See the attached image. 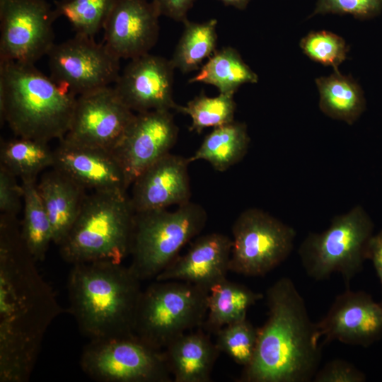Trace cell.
Instances as JSON below:
<instances>
[{"label":"cell","instance_id":"cell-20","mask_svg":"<svg viewBox=\"0 0 382 382\" xmlns=\"http://www.w3.org/2000/svg\"><path fill=\"white\" fill-rule=\"evenodd\" d=\"M232 239L219 233L197 237L185 254L178 255L156 278L157 281L178 280L210 290L226 279Z\"/></svg>","mask_w":382,"mask_h":382},{"label":"cell","instance_id":"cell-8","mask_svg":"<svg viewBox=\"0 0 382 382\" xmlns=\"http://www.w3.org/2000/svg\"><path fill=\"white\" fill-rule=\"evenodd\" d=\"M374 228L371 219L358 205L334 217L324 231L310 233L299 248L306 274L321 281L340 273L349 288L352 279L362 270L367 260Z\"/></svg>","mask_w":382,"mask_h":382},{"label":"cell","instance_id":"cell-15","mask_svg":"<svg viewBox=\"0 0 382 382\" xmlns=\"http://www.w3.org/2000/svg\"><path fill=\"white\" fill-rule=\"evenodd\" d=\"M174 69L170 59L147 53L130 59L112 86L133 112L175 110L173 97Z\"/></svg>","mask_w":382,"mask_h":382},{"label":"cell","instance_id":"cell-31","mask_svg":"<svg viewBox=\"0 0 382 382\" xmlns=\"http://www.w3.org/2000/svg\"><path fill=\"white\" fill-rule=\"evenodd\" d=\"M115 0H59L54 10L64 16L76 35L94 37L103 29Z\"/></svg>","mask_w":382,"mask_h":382},{"label":"cell","instance_id":"cell-6","mask_svg":"<svg viewBox=\"0 0 382 382\" xmlns=\"http://www.w3.org/2000/svg\"><path fill=\"white\" fill-rule=\"evenodd\" d=\"M207 221L205 209L190 201L173 211L135 212L130 269L141 281L155 279L202 232Z\"/></svg>","mask_w":382,"mask_h":382},{"label":"cell","instance_id":"cell-19","mask_svg":"<svg viewBox=\"0 0 382 382\" xmlns=\"http://www.w3.org/2000/svg\"><path fill=\"white\" fill-rule=\"evenodd\" d=\"M187 158L168 153L133 182L129 195L135 212L163 209L190 201Z\"/></svg>","mask_w":382,"mask_h":382},{"label":"cell","instance_id":"cell-35","mask_svg":"<svg viewBox=\"0 0 382 382\" xmlns=\"http://www.w3.org/2000/svg\"><path fill=\"white\" fill-rule=\"evenodd\" d=\"M23 206V190L17 177L0 164V215L17 217Z\"/></svg>","mask_w":382,"mask_h":382},{"label":"cell","instance_id":"cell-2","mask_svg":"<svg viewBox=\"0 0 382 382\" xmlns=\"http://www.w3.org/2000/svg\"><path fill=\"white\" fill-rule=\"evenodd\" d=\"M267 319L258 328L252 361L242 382H308L321 360L316 323L293 281L282 277L265 294Z\"/></svg>","mask_w":382,"mask_h":382},{"label":"cell","instance_id":"cell-27","mask_svg":"<svg viewBox=\"0 0 382 382\" xmlns=\"http://www.w3.org/2000/svg\"><path fill=\"white\" fill-rule=\"evenodd\" d=\"M54 150L48 142L17 137L1 141L0 164L23 180H37L40 173L52 167Z\"/></svg>","mask_w":382,"mask_h":382},{"label":"cell","instance_id":"cell-21","mask_svg":"<svg viewBox=\"0 0 382 382\" xmlns=\"http://www.w3.org/2000/svg\"><path fill=\"white\" fill-rule=\"evenodd\" d=\"M174 382H209L221 353L202 328L178 337L163 349Z\"/></svg>","mask_w":382,"mask_h":382},{"label":"cell","instance_id":"cell-33","mask_svg":"<svg viewBox=\"0 0 382 382\" xmlns=\"http://www.w3.org/2000/svg\"><path fill=\"white\" fill-rule=\"evenodd\" d=\"M300 47L310 59L332 66L335 71L345 60L349 50L341 37L325 30L308 33L301 40Z\"/></svg>","mask_w":382,"mask_h":382},{"label":"cell","instance_id":"cell-3","mask_svg":"<svg viewBox=\"0 0 382 382\" xmlns=\"http://www.w3.org/2000/svg\"><path fill=\"white\" fill-rule=\"evenodd\" d=\"M141 282L122 263L72 265L67 280L69 310L81 333L90 340L133 334Z\"/></svg>","mask_w":382,"mask_h":382},{"label":"cell","instance_id":"cell-14","mask_svg":"<svg viewBox=\"0 0 382 382\" xmlns=\"http://www.w3.org/2000/svg\"><path fill=\"white\" fill-rule=\"evenodd\" d=\"M178 135V128L170 110L136 113L123 139L113 151L129 187L145 169L170 153Z\"/></svg>","mask_w":382,"mask_h":382},{"label":"cell","instance_id":"cell-29","mask_svg":"<svg viewBox=\"0 0 382 382\" xmlns=\"http://www.w3.org/2000/svg\"><path fill=\"white\" fill-rule=\"evenodd\" d=\"M217 20L202 23L183 22L184 30L170 62L175 69L186 74L199 69L202 62L216 51Z\"/></svg>","mask_w":382,"mask_h":382},{"label":"cell","instance_id":"cell-36","mask_svg":"<svg viewBox=\"0 0 382 382\" xmlns=\"http://www.w3.org/2000/svg\"><path fill=\"white\" fill-rule=\"evenodd\" d=\"M366 375L354 365L347 361L336 359L327 362L318 369L313 376L314 382H364Z\"/></svg>","mask_w":382,"mask_h":382},{"label":"cell","instance_id":"cell-22","mask_svg":"<svg viewBox=\"0 0 382 382\" xmlns=\"http://www.w3.org/2000/svg\"><path fill=\"white\" fill-rule=\"evenodd\" d=\"M37 188L52 226L53 243L59 245L77 218L86 190L54 168L42 175Z\"/></svg>","mask_w":382,"mask_h":382},{"label":"cell","instance_id":"cell-16","mask_svg":"<svg viewBox=\"0 0 382 382\" xmlns=\"http://www.w3.org/2000/svg\"><path fill=\"white\" fill-rule=\"evenodd\" d=\"M316 326L324 343L337 340L368 347L382 337V304L364 291L347 288Z\"/></svg>","mask_w":382,"mask_h":382},{"label":"cell","instance_id":"cell-17","mask_svg":"<svg viewBox=\"0 0 382 382\" xmlns=\"http://www.w3.org/2000/svg\"><path fill=\"white\" fill-rule=\"evenodd\" d=\"M160 16L152 1L115 0L103 27V43L120 59L149 53L158 38Z\"/></svg>","mask_w":382,"mask_h":382},{"label":"cell","instance_id":"cell-9","mask_svg":"<svg viewBox=\"0 0 382 382\" xmlns=\"http://www.w3.org/2000/svg\"><path fill=\"white\" fill-rule=\"evenodd\" d=\"M82 371L98 382H170L163 349L134 333L90 340L83 347Z\"/></svg>","mask_w":382,"mask_h":382},{"label":"cell","instance_id":"cell-11","mask_svg":"<svg viewBox=\"0 0 382 382\" xmlns=\"http://www.w3.org/2000/svg\"><path fill=\"white\" fill-rule=\"evenodd\" d=\"M50 77L76 96L110 86L120 75V60L94 37L75 35L47 54Z\"/></svg>","mask_w":382,"mask_h":382},{"label":"cell","instance_id":"cell-13","mask_svg":"<svg viewBox=\"0 0 382 382\" xmlns=\"http://www.w3.org/2000/svg\"><path fill=\"white\" fill-rule=\"evenodd\" d=\"M135 115L120 100L113 87L100 88L77 96L72 120L63 139L74 144L113 151L123 139Z\"/></svg>","mask_w":382,"mask_h":382},{"label":"cell","instance_id":"cell-26","mask_svg":"<svg viewBox=\"0 0 382 382\" xmlns=\"http://www.w3.org/2000/svg\"><path fill=\"white\" fill-rule=\"evenodd\" d=\"M257 81V75L244 62L238 52L231 47H224L216 50L188 82L210 84L219 93L234 95L243 84Z\"/></svg>","mask_w":382,"mask_h":382},{"label":"cell","instance_id":"cell-5","mask_svg":"<svg viewBox=\"0 0 382 382\" xmlns=\"http://www.w3.org/2000/svg\"><path fill=\"white\" fill-rule=\"evenodd\" d=\"M134 216L127 192L92 191L58 245L61 257L71 265L122 263L129 255Z\"/></svg>","mask_w":382,"mask_h":382},{"label":"cell","instance_id":"cell-7","mask_svg":"<svg viewBox=\"0 0 382 382\" xmlns=\"http://www.w3.org/2000/svg\"><path fill=\"white\" fill-rule=\"evenodd\" d=\"M209 290L184 281H157L142 290L134 333L163 349L181 335L202 328Z\"/></svg>","mask_w":382,"mask_h":382},{"label":"cell","instance_id":"cell-28","mask_svg":"<svg viewBox=\"0 0 382 382\" xmlns=\"http://www.w3.org/2000/svg\"><path fill=\"white\" fill-rule=\"evenodd\" d=\"M23 217L21 232L23 242L34 260H45L50 243H53L52 226L39 195L35 180H23Z\"/></svg>","mask_w":382,"mask_h":382},{"label":"cell","instance_id":"cell-32","mask_svg":"<svg viewBox=\"0 0 382 382\" xmlns=\"http://www.w3.org/2000/svg\"><path fill=\"white\" fill-rule=\"evenodd\" d=\"M257 335L258 328L245 318L221 328L215 335V344L220 352L245 367L253 357Z\"/></svg>","mask_w":382,"mask_h":382},{"label":"cell","instance_id":"cell-30","mask_svg":"<svg viewBox=\"0 0 382 382\" xmlns=\"http://www.w3.org/2000/svg\"><path fill=\"white\" fill-rule=\"evenodd\" d=\"M236 108L233 94L219 93L209 97L202 92L186 105H179L177 112L189 115L192 120L190 131L200 134L206 128L233 122Z\"/></svg>","mask_w":382,"mask_h":382},{"label":"cell","instance_id":"cell-24","mask_svg":"<svg viewBox=\"0 0 382 382\" xmlns=\"http://www.w3.org/2000/svg\"><path fill=\"white\" fill-rule=\"evenodd\" d=\"M250 137L246 125L233 120L213 128L187 160L190 163L204 160L216 170L224 172L243 159L248 151Z\"/></svg>","mask_w":382,"mask_h":382},{"label":"cell","instance_id":"cell-23","mask_svg":"<svg viewBox=\"0 0 382 382\" xmlns=\"http://www.w3.org/2000/svg\"><path fill=\"white\" fill-rule=\"evenodd\" d=\"M263 297L262 293L225 279L209 290L207 313L202 328L216 335L224 326L247 318L248 309Z\"/></svg>","mask_w":382,"mask_h":382},{"label":"cell","instance_id":"cell-12","mask_svg":"<svg viewBox=\"0 0 382 382\" xmlns=\"http://www.w3.org/2000/svg\"><path fill=\"white\" fill-rule=\"evenodd\" d=\"M57 18L45 0H0V60L35 64L47 56Z\"/></svg>","mask_w":382,"mask_h":382},{"label":"cell","instance_id":"cell-38","mask_svg":"<svg viewBox=\"0 0 382 382\" xmlns=\"http://www.w3.org/2000/svg\"><path fill=\"white\" fill-rule=\"evenodd\" d=\"M367 260L372 262L382 287V230L371 238ZM381 303L382 304V300Z\"/></svg>","mask_w":382,"mask_h":382},{"label":"cell","instance_id":"cell-39","mask_svg":"<svg viewBox=\"0 0 382 382\" xmlns=\"http://www.w3.org/2000/svg\"><path fill=\"white\" fill-rule=\"evenodd\" d=\"M226 6H231L236 8L243 10L248 5L250 0H219Z\"/></svg>","mask_w":382,"mask_h":382},{"label":"cell","instance_id":"cell-18","mask_svg":"<svg viewBox=\"0 0 382 382\" xmlns=\"http://www.w3.org/2000/svg\"><path fill=\"white\" fill-rule=\"evenodd\" d=\"M52 168L60 170L86 190L127 192L123 169L113 151L59 140Z\"/></svg>","mask_w":382,"mask_h":382},{"label":"cell","instance_id":"cell-10","mask_svg":"<svg viewBox=\"0 0 382 382\" xmlns=\"http://www.w3.org/2000/svg\"><path fill=\"white\" fill-rule=\"evenodd\" d=\"M232 236L230 272L262 277L289 257L296 231L270 214L250 208L237 217Z\"/></svg>","mask_w":382,"mask_h":382},{"label":"cell","instance_id":"cell-1","mask_svg":"<svg viewBox=\"0 0 382 382\" xmlns=\"http://www.w3.org/2000/svg\"><path fill=\"white\" fill-rule=\"evenodd\" d=\"M28 250L18 217L0 215V382L30 379L62 308Z\"/></svg>","mask_w":382,"mask_h":382},{"label":"cell","instance_id":"cell-4","mask_svg":"<svg viewBox=\"0 0 382 382\" xmlns=\"http://www.w3.org/2000/svg\"><path fill=\"white\" fill-rule=\"evenodd\" d=\"M77 96L35 64L0 60V119L17 137L48 142L67 133Z\"/></svg>","mask_w":382,"mask_h":382},{"label":"cell","instance_id":"cell-37","mask_svg":"<svg viewBox=\"0 0 382 382\" xmlns=\"http://www.w3.org/2000/svg\"><path fill=\"white\" fill-rule=\"evenodd\" d=\"M196 0H152L161 16L184 22Z\"/></svg>","mask_w":382,"mask_h":382},{"label":"cell","instance_id":"cell-34","mask_svg":"<svg viewBox=\"0 0 382 382\" xmlns=\"http://www.w3.org/2000/svg\"><path fill=\"white\" fill-rule=\"evenodd\" d=\"M382 9V0H318L310 16L335 13L350 14L366 18L377 15Z\"/></svg>","mask_w":382,"mask_h":382},{"label":"cell","instance_id":"cell-25","mask_svg":"<svg viewBox=\"0 0 382 382\" xmlns=\"http://www.w3.org/2000/svg\"><path fill=\"white\" fill-rule=\"evenodd\" d=\"M320 93L319 106L326 115L353 124L365 109L360 86L352 77L339 71L316 80Z\"/></svg>","mask_w":382,"mask_h":382}]
</instances>
